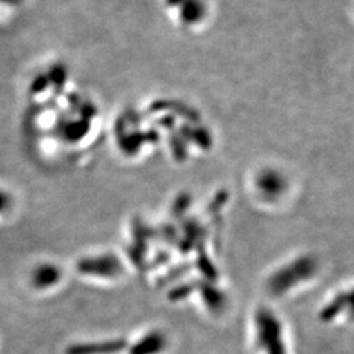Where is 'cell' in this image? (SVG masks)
Returning a JSON list of instances; mask_svg holds the SVG:
<instances>
[{
  "label": "cell",
  "mask_w": 354,
  "mask_h": 354,
  "mask_svg": "<svg viewBox=\"0 0 354 354\" xmlns=\"http://www.w3.org/2000/svg\"><path fill=\"white\" fill-rule=\"evenodd\" d=\"M349 297H352V298H348L346 295H345V299H346V302H349V304L352 306L351 308H352V314L354 315V291L349 295Z\"/></svg>",
  "instance_id": "5bb4252c"
},
{
  "label": "cell",
  "mask_w": 354,
  "mask_h": 354,
  "mask_svg": "<svg viewBox=\"0 0 354 354\" xmlns=\"http://www.w3.org/2000/svg\"><path fill=\"white\" fill-rule=\"evenodd\" d=\"M62 272L54 264H42L37 266L32 273V285L36 289H48L59 282Z\"/></svg>",
  "instance_id": "8992f818"
},
{
  "label": "cell",
  "mask_w": 354,
  "mask_h": 354,
  "mask_svg": "<svg viewBox=\"0 0 354 354\" xmlns=\"http://www.w3.org/2000/svg\"><path fill=\"white\" fill-rule=\"evenodd\" d=\"M185 270H187V268H185V266L172 269V270H169V272L165 274L163 279H160V281H158V283H159V285H165L167 282H171L172 279H177L180 274H183Z\"/></svg>",
  "instance_id": "30bf717a"
},
{
  "label": "cell",
  "mask_w": 354,
  "mask_h": 354,
  "mask_svg": "<svg viewBox=\"0 0 354 354\" xmlns=\"http://www.w3.org/2000/svg\"><path fill=\"white\" fill-rule=\"evenodd\" d=\"M281 327L277 319L269 311H263L259 315V335L261 344L268 348L269 354H285L281 342Z\"/></svg>",
  "instance_id": "3957f363"
},
{
  "label": "cell",
  "mask_w": 354,
  "mask_h": 354,
  "mask_svg": "<svg viewBox=\"0 0 354 354\" xmlns=\"http://www.w3.org/2000/svg\"><path fill=\"white\" fill-rule=\"evenodd\" d=\"M76 270L84 276L115 279L124 273L122 261L113 254L105 253L100 256H89L77 261Z\"/></svg>",
  "instance_id": "6da1fadb"
},
{
  "label": "cell",
  "mask_w": 354,
  "mask_h": 354,
  "mask_svg": "<svg viewBox=\"0 0 354 354\" xmlns=\"http://www.w3.org/2000/svg\"><path fill=\"white\" fill-rule=\"evenodd\" d=\"M159 236H162L165 241H169L172 243L174 241H176V230L172 227V226H165L160 231H156Z\"/></svg>",
  "instance_id": "8fae6325"
},
{
  "label": "cell",
  "mask_w": 354,
  "mask_h": 354,
  "mask_svg": "<svg viewBox=\"0 0 354 354\" xmlns=\"http://www.w3.org/2000/svg\"><path fill=\"white\" fill-rule=\"evenodd\" d=\"M169 259V254L167 252H158L155 254L153 260H152L151 268H158V266H163Z\"/></svg>",
  "instance_id": "7c38bea8"
},
{
  "label": "cell",
  "mask_w": 354,
  "mask_h": 354,
  "mask_svg": "<svg viewBox=\"0 0 354 354\" xmlns=\"http://www.w3.org/2000/svg\"><path fill=\"white\" fill-rule=\"evenodd\" d=\"M315 270V263L311 259H301L290 266L281 269L274 277L270 279V289L279 294L291 288L294 283L308 279Z\"/></svg>",
  "instance_id": "7a4b0ae2"
},
{
  "label": "cell",
  "mask_w": 354,
  "mask_h": 354,
  "mask_svg": "<svg viewBox=\"0 0 354 354\" xmlns=\"http://www.w3.org/2000/svg\"><path fill=\"white\" fill-rule=\"evenodd\" d=\"M190 291H192V288H190L189 285L177 286L175 289L169 291V299H172V301L183 299V298H185L189 294Z\"/></svg>",
  "instance_id": "9c48e42d"
},
{
  "label": "cell",
  "mask_w": 354,
  "mask_h": 354,
  "mask_svg": "<svg viewBox=\"0 0 354 354\" xmlns=\"http://www.w3.org/2000/svg\"><path fill=\"white\" fill-rule=\"evenodd\" d=\"M131 230H133V244L134 247L140 248L142 251H147V245H149V241L158 236V232L153 231L151 227H149L142 219L136 218L133 221L131 225Z\"/></svg>",
  "instance_id": "52a82bcc"
},
{
  "label": "cell",
  "mask_w": 354,
  "mask_h": 354,
  "mask_svg": "<svg viewBox=\"0 0 354 354\" xmlns=\"http://www.w3.org/2000/svg\"><path fill=\"white\" fill-rule=\"evenodd\" d=\"M167 339L165 335L153 330L143 336L140 340L130 346L129 354H159L165 352Z\"/></svg>",
  "instance_id": "5b68a950"
},
{
  "label": "cell",
  "mask_w": 354,
  "mask_h": 354,
  "mask_svg": "<svg viewBox=\"0 0 354 354\" xmlns=\"http://www.w3.org/2000/svg\"><path fill=\"white\" fill-rule=\"evenodd\" d=\"M10 203H11V197L4 190L0 189V213L7 210Z\"/></svg>",
  "instance_id": "4fadbf2b"
},
{
  "label": "cell",
  "mask_w": 354,
  "mask_h": 354,
  "mask_svg": "<svg viewBox=\"0 0 354 354\" xmlns=\"http://www.w3.org/2000/svg\"><path fill=\"white\" fill-rule=\"evenodd\" d=\"M125 339H113L104 342H77L67 346L66 354H114L127 349Z\"/></svg>",
  "instance_id": "277c9868"
},
{
  "label": "cell",
  "mask_w": 354,
  "mask_h": 354,
  "mask_svg": "<svg viewBox=\"0 0 354 354\" xmlns=\"http://www.w3.org/2000/svg\"><path fill=\"white\" fill-rule=\"evenodd\" d=\"M127 256L131 260V263L137 266L140 270H145L147 268V264H146V252L145 251H142L140 248H137V247L130 244L127 247Z\"/></svg>",
  "instance_id": "ba28073f"
}]
</instances>
